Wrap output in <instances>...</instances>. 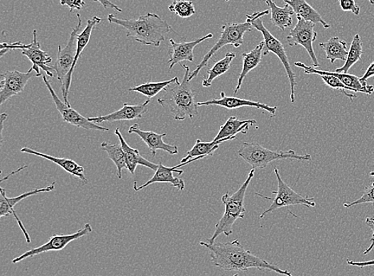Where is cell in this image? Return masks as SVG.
<instances>
[{"label":"cell","instance_id":"16","mask_svg":"<svg viewBox=\"0 0 374 276\" xmlns=\"http://www.w3.org/2000/svg\"><path fill=\"white\" fill-rule=\"evenodd\" d=\"M217 106L228 109V110H236L241 107H253L258 110H262L270 114V118L276 116V111L278 110L277 106H270L263 104L260 101L242 99L236 97H229L224 92L221 93L220 99H214L205 101L198 102V106Z\"/></svg>","mask_w":374,"mask_h":276},{"label":"cell","instance_id":"39","mask_svg":"<svg viewBox=\"0 0 374 276\" xmlns=\"http://www.w3.org/2000/svg\"><path fill=\"white\" fill-rule=\"evenodd\" d=\"M28 45H24L21 42L6 43H2L0 49H1V53H0V57H3L6 53H9L10 50H17V49H24L28 48Z\"/></svg>","mask_w":374,"mask_h":276},{"label":"cell","instance_id":"17","mask_svg":"<svg viewBox=\"0 0 374 276\" xmlns=\"http://www.w3.org/2000/svg\"><path fill=\"white\" fill-rule=\"evenodd\" d=\"M101 18L99 16H94L92 18L88 19L86 28H84L79 36H77L75 60L72 70H70L69 74L66 77L65 80H64L62 84V93L64 102H65V104L68 106H70L68 101V94L70 92V86H72V76L77 65V62L80 59L82 51L87 48L90 40V37H92L94 28L96 27V25L101 23Z\"/></svg>","mask_w":374,"mask_h":276},{"label":"cell","instance_id":"13","mask_svg":"<svg viewBox=\"0 0 374 276\" xmlns=\"http://www.w3.org/2000/svg\"><path fill=\"white\" fill-rule=\"evenodd\" d=\"M205 158L208 157H197L195 158L188 160V162H180V165L174 167H166L163 165V162H160L158 164V169L156 172H155L153 177L143 185L138 186V182H134L133 189L135 192H138L148 187V186H150L155 183H165L170 184L173 186V187L177 188L178 190L183 191L185 188V183L184 182V180L174 177L173 172H177L180 175H183L184 171L182 170H179L180 167L189 165L192 162H196V160H202Z\"/></svg>","mask_w":374,"mask_h":276},{"label":"cell","instance_id":"8","mask_svg":"<svg viewBox=\"0 0 374 276\" xmlns=\"http://www.w3.org/2000/svg\"><path fill=\"white\" fill-rule=\"evenodd\" d=\"M274 170L277 182H278V189H277V191L273 192L275 197L273 198L257 194V192L255 194L257 196L273 202L270 206L261 214L260 218H263L268 214L273 213L277 209L294 206V205H303V206L307 208L316 206L314 197H304L299 194L298 192H296L283 181L278 169L275 168Z\"/></svg>","mask_w":374,"mask_h":276},{"label":"cell","instance_id":"33","mask_svg":"<svg viewBox=\"0 0 374 276\" xmlns=\"http://www.w3.org/2000/svg\"><path fill=\"white\" fill-rule=\"evenodd\" d=\"M236 55L234 53H228L224 59L216 62L208 72V79L203 81L204 87H210L218 77L227 73L230 69L231 63L235 59Z\"/></svg>","mask_w":374,"mask_h":276},{"label":"cell","instance_id":"2","mask_svg":"<svg viewBox=\"0 0 374 276\" xmlns=\"http://www.w3.org/2000/svg\"><path fill=\"white\" fill-rule=\"evenodd\" d=\"M108 21L120 26L126 31V36L146 46L158 48L165 40V35L172 31L171 26L154 13H147L138 18H119L108 15Z\"/></svg>","mask_w":374,"mask_h":276},{"label":"cell","instance_id":"52","mask_svg":"<svg viewBox=\"0 0 374 276\" xmlns=\"http://www.w3.org/2000/svg\"><path fill=\"white\" fill-rule=\"evenodd\" d=\"M173 1H177V0H173Z\"/></svg>","mask_w":374,"mask_h":276},{"label":"cell","instance_id":"38","mask_svg":"<svg viewBox=\"0 0 374 276\" xmlns=\"http://www.w3.org/2000/svg\"><path fill=\"white\" fill-rule=\"evenodd\" d=\"M339 3L343 11H351L356 16L360 14L361 8L354 0H339Z\"/></svg>","mask_w":374,"mask_h":276},{"label":"cell","instance_id":"37","mask_svg":"<svg viewBox=\"0 0 374 276\" xmlns=\"http://www.w3.org/2000/svg\"><path fill=\"white\" fill-rule=\"evenodd\" d=\"M371 203L374 205V177L371 184L365 188L363 194L357 201L344 204V207L351 209L356 205Z\"/></svg>","mask_w":374,"mask_h":276},{"label":"cell","instance_id":"20","mask_svg":"<svg viewBox=\"0 0 374 276\" xmlns=\"http://www.w3.org/2000/svg\"><path fill=\"white\" fill-rule=\"evenodd\" d=\"M128 133H135L144 141L145 145L149 147L152 156H156L158 150H161L176 155L179 153L178 147L175 145L167 144L163 138L167 133H157L153 131H141L138 124H134L128 129Z\"/></svg>","mask_w":374,"mask_h":276},{"label":"cell","instance_id":"51","mask_svg":"<svg viewBox=\"0 0 374 276\" xmlns=\"http://www.w3.org/2000/svg\"><path fill=\"white\" fill-rule=\"evenodd\" d=\"M226 2H229V0H225Z\"/></svg>","mask_w":374,"mask_h":276},{"label":"cell","instance_id":"50","mask_svg":"<svg viewBox=\"0 0 374 276\" xmlns=\"http://www.w3.org/2000/svg\"><path fill=\"white\" fill-rule=\"evenodd\" d=\"M233 276H240V275H238V273H236L235 275H233Z\"/></svg>","mask_w":374,"mask_h":276},{"label":"cell","instance_id":"28","mask_svg":"<svg viewBox=\"0 0 374 276\" xmlns=\"http://www.w3.org/2000/svg\"><path fill=\"white\" fill-rule=\"evenodd\" d=\"M263 48L264 41L261 42L259 45H257V46L253 50L250 51L249 53H243L242 55L243 67L241 74L238 76L235 94H237L238 89L241 88L243 82L249 72L260 65L262 60Z\"/></svg>","mask_w":374,"mask_h":276},{"label":"cell","instance_id":"32","mask_svg":"<svg viewBox=\"0 0 374 276\" xmlns=\"http://www.w3.org/2000/svg\"><path fill=\"white\" fill-rule=\"evenodd\" d=\"M363 47L362 38H361L359 34H356L351 42L349 54H348L344 65L335 70V72L347 74L354 64L362 59V55H363Z\"/></svg>","mask_w":374,"mask_h":276},{"label":"cell","instance_id":"5","mask_svg":"<svg viewBox=\"0 0 374 276\" xmlns=\"http://www.w3.org/2000/svg\"><path fill=\"white\" fill-rule=\"evenodd\" d=\"M270 11H263L260 12H255L253 15L247 16V21L253 25V28L261 32L264 40V48L263 50V55H268L270 53L275 54L279 57L280 60L285 67L287 78L291 85V101L294 104L295 100V87L297 86L296 82V75L290 64L286 50L283 44L276 38L266 28L263 23L262 17L268 15Z\"/></svg>","mask_w":374,"mask_h":276},{"label":"cell","instance_id":"42","mask_svg":"<svg viewBox=\"0 0 374 276\" xmlns=\"http://www.w3.org/2000/svg\"><path fill=\"white\" fill-rule=\"evenodd\" d=\"M374 76V61L370 64V67L367 68L365 73L363 77H361L360 79L362 81L364 86H368L367 80L372 78Z\"/></svg>","mask_w":374,"mask_h":276},{"label":"cell","instance_id":"6","mask_svg":"<svg viewBox=\"0 0 374 276\" xmlns=\"http://www.w3.org/2000/svg\"><path fill=\"white\" fill-rule=\"evenodd\" d=\"M238 155L255 170L267 168L275 160L286 159L307 160V162L312 160V156L309 154L299 155L292 150L286 152L273 151L266 149L259 143H243L238 151Z\"/></svg>","mask_w":374,"mask_h":276},{"label":"cell","instance_id":"45","mask_svg":"<svg viewBox=\"0 0 374 276\" xmlns=\"http://www.w3.org/2000/svg\"><path fill=\"white\" fill-rule=\"evenodd\" d=\"M12 214L14 215V217L16 218V221H17V223L18 224L19 228H21V229L22 230V232H23V235L25 236L26 241H27V242L28 243H31V237H30V236H29V234L28 233L27 229H26V228L24 227L23 222L21 221V219H19V217L17 215V214L16 213V211H13Z\"/></svg>","mask_w":374,"mask_h":276},{"label":"cell","instance_id":"12","mask_svg":"<svg viewBox=\"0 0 374 276\" xmlns=\"http://www.w3.org/2000/svg\"><path fill=\"white\" fill-rule=\"evenodd\" d=\"M43 79L45 85L48 89L50 94L51 98L54 101V104L56 106L57 111L60 112L62 118V121L70 125L75 126L77 128H82V129L86 131H94L107 132L109 131V128L102 127L95 123H92L88 118L83 117L79 112L74 110L72 106H68L65 102L62 101L57 95L53 87H51L50 82L48 81L47 76L43 74Z\"/></svg>","mask_w":374,"mask_h":276},{"label":"cell","instance_id":"48","mask_svg":"<svg viewBox=\"0 0 374 276\" xmlns=\"http://www.w3.org/2000/svg\"><path fill=\"white\" fill-rule=\"evenodd\" d=\"M369 2L374 6V0H369Z\"/></svg>","mask_w":374,"mask_h":276},{"label":"cell","instance_id":"18","mask_svg":"<svg viewBox=\"0 0 374 276\" xmlns=\"http://www.w3.org/2000/svg\"><path fill=\"white\" fill-rule=\"evenodd\" d=\"M150 101L151 99H148L143 104L138 105L124 104L123 106L117 111L103 115V116L88 118V119L93 123L100 124L105 123V121L114 123V121H133L143 118V115L148 111V106H149Z\"/></svg>","mask_w":374,"mask_h":276},{"label":"cell","instance_id":"10","mask_svg":"<svg viewBox=\"0 0 374 276\" xmlns=\"http://www.w3.org/2000/svg\"><path fill=\"white\" fill-rule=\"evenodd\" d=\"M298 22L295 28L290 31L287 41L290 47L302 46L311 57L314 68L320 67L317 57H316L313 43L317 40V32L314 31L315 23L297 17Z\"/></svg>","mask_w":374,"mask_h":276},{"label":"cell","instance_id":"14","mask_svg":"<svg viewBox=\"0 0 374 276\" xmlns=\"http://www.w3.org/2000/svg\"><path fill=\"white\" fill-rule=\"evenodd\" d=\"M1 82H0V106L9 100L13 96L19 94L23 92L28 81L36 76L32 72L23 73L18 70L6 72L1 74Z\"/></svg>","mask_w":374,"mask_h":276},{"label":"cell","instance_id":"34","mask_svg":"<svg viewBox=\"0 0 374 276\" xmlns=\"http://www.w3.org/2000/svg\"><path fill=\"white\" fill-rule=\"evenodd\" d=\"M176 79L177 77L167 81L157 82H148L146 83H144V84L131 87L128 89V92H138L146 96L148 99H151L152 98L155 97V96H157L160 92L164 91V89L167 86L171 84V83H172L173 82H175Z\"/></svg>","mask_w":374,"mask_h":276},{"label":"cell","instance_id":"23","mask_svg":"<svg viewBox=\"0 0 374 276\" xmlns=\"http://www.w3.org/2000/svg\"><path fill=\"white\" fill-rule=\"evenodd\" d=\"M114 133L115 136H117L119 138L122 149L124 150L127 170L130 171L133 175H135V171H136L138 165L145 166L151 170H158V164H154L150 162V160H148L141 155L138 150L133 149V148L128 145L123 136H122L121 132L119 128L115 129Z\"/></svg>","mask_w":374,"mask_h":276},{"label":"cell","instance_id":"15","mask_svg":"<svg viewBox=\"0 0 374 276\" xmlns=\"http://www.w3.org/2000/svg\"><path fill=\"white\" fill-rule=\"evenodd\" d=\"M22 55L27 57L31 62L32 67L28 70V72H35L37 77L43 76L40 69L43 70L48 76L53 78L54 74L51 70L53 67L48 66V64L53 61V57L41 48L40 42L37 38V31H33V40L28 44V48L22 50Z\"/></svg>","mask_w":374,"mask_h":276},{"label":"cell","instance_id":"40","mask_svg":"<svg viewBox=\"0 0 374 276\" xmlns=\"http://www.w3.org/2000/svg\"><path fill=\"white\" fill-rule=\"evenodd\" d=\"M60 4L67 6L70 12H73L75 10L82 9L86 3L84 0H60Z\"/></svg>","mask_w":374,"mask_h":276},{"label":"cell","instance_id":"30","mask_svg":"<svg viewBox=\"0 0 374 276\" xmlns=\"http://www.w3.org/2000/svg\"><path fill=\"white\" fill-rule=\"evenodd\" d=\"M236 136L229 137L219 140H212L211 143H203L201 139H197L196 144L187 153V155L182 160V163L199 156L212 157L220 145L225 141L235 140Z\"/></svg>","mask_w":374,"mask_h":276},{"label":"cell","instance_id":"22","mask_svg":"<svg viewBox=\"0 0 374 276\" xmlns=\"http://www.w3.org/2000/svg\"><path fill=\"white\" fill-rule=\"evenodd\" d=\"M21 153L31 154V155H34L48 160H50V162L60 166L62 170L69 172L70 175H72L79 178L82 182V184H87L89 183L88 179L85 175V169H84L83 167L79 165V164H77L72 159L50 156L48 155V154H45L38 151L31 150L30 149V148L28 147L23 148V149L21 150Z\"/></svg>","mask_w":374,"mask_h":276},{"label":"cell","instance_id":"46","mask_svg":"<svg viewBox=\"0 0 374 276\" xmlns=\"http://www.w3.org/2000/svg\"><path fill=\"white\" fill-rule=\"evenodd\" d=\"M26 168H28V165H23L21 167V168H18V170L11 172V173H9L8 176H6L5 177L2 178L1 182H0V183H3L4 181H6V180H9L10 177H11L12 175H17L18 172H21L23 170Z\"/></svg>","mask_w":374,"mask_h":276},{"label":"cell","instance_id":"44","mask_svg":"<svg viewBox=\"0 0 374 276\" xmlns=\"http://www.w3.org/2000/svg\"><path fill=\"white\" fill-rule=\"evenodd\" d=\"M94 2L99 3L101 6H104L105 9H111L118 12H122V9L119 6L112 3L111 0H94Z\"/></svg>","mask_w":374,"mask_h":276},{"label":"cell","instance_id":"27","mask_svg":"<svg viewBox=\"0 0 374 276\" xmlns=\"http://www.w3.org/2000/svg\"><path fill=\"white\" fill-rule=\"evenodd\" d=\"M257 124L253 119L241 120L236 117H230L226 123L221 126L214 140L236 136L238 133L247 134L250 126Z\"/></svg>","mask_w":374,"mask_h":276},{"label":"cell","instance_id":"29","mask_svg":"<svg viewBox=\"0 0 374 276\" xmlns=\"http://www.w3.org/2000/svg\"><path fill=\"white\" fill-rule=\"evenodd\" d=\"M319 47L325 51L326 57L331 63L336 60L346 62L349 51L347 43L337 36H333L326 43H319Z\"/></svg>","mask_w":374,"mask_h":276},{"label":"cell","instance_id":"26","mask_svg":"<svg viewBox=\"0 0 374 276\" xmlns=\"http://www.w3.org/2000/svg\"><path fill=\"white\" fill-rule=\"evenodd\" d=\"M282 1L292 6L297 17H301L315 24L321 23L326 29L331 28V25L326 23L319 13L313 9L306 0H282Z\"/></svg>","mask_w":374,"mask_h":276},{"label":"cell","instance_id":"3","mask_svg":"<svg viewBox=\"0 0 374 276\" xmlns=\"http://www.w3.org/2000/svg\"><path fill=\"white\" fill-rule=\"evenodd\" d=\"M182 67L185 70L182 82H179L177 77L176 81L164 89L163 97L158 99L161 106L169 109L176 121L192 119L198 114V102L189 79L190 68L186 65Z\"/></svg>","mask_w":374,"mask_h":276},{"label":"cell","instance_id":"31","mask_svg":"<svg viewBox=\"0 0 374 276\" xmlns=\"http://www.w3.org/2000/svg\"><path fill=\"white\" fill-rule=\"evenodd\" d=\"M101 148L103 151L108 154L109 158L117 167L118 177L121 180L122 178V170L127 169L125 153L121 144H111L107 141H103Z\"/></svg>","mask_w":374,"mask_h":276},{"label":"cell","instance_id":"49","mask_svg":"<svg viewBox=\"0 0 374 276\" xmlns=\"http://www.w3.org/2000/svg\"><path fill=\"white\" fill-rule=\"evenodd\" d=\"M370 175L373 177H374V171L371 172L370 173Z\"/></svg>","mask_w":374,"mask_h":276},{"label":"cell","instance_id":"19","mask_svg":"<svg viewBox=\"0 0 374 276\" xmlns=\"http://www.w3.org/2000/svg\"><path fill=\"white\" fill-rule=\"evenodd\" d=\"M295 66L302 68L306 74H318V75H332L336 77L346 87L356 89L357 93H363L371 95L374 92V88L371 85L364 86L359 77L345 73H338L335 72H324L314 67H308L306 64L301 62H295Z\"/></svg>","mask_w":374,"mask_h":276},{"label":"cell","instance_id":"43","mask_svg":"<svg viewBox=\"0 0 374 276\" xmlns=\"http://www.w3.org/2000/svg\"><path fill=\"white\" fill-rule=\"evenodd\" d=\"M346 263L348 265L358 267H365L370 266H374V260L369 261H353L351 260H347Z\"/></svg>","mask_w":374,"mask_h":276},{"label":"cell","instance_id":"36","mask_svg":"<svg viewBox=\"0 0 374 276\" xmlns=\"http://www.w3.org/2000/svg\"><path fill=\"white\" fill-rule=\"evenodd\" d=\"M321 79L324 82L325 84L334 89H338V91H340L341 93H343L344 95L346 96L347 98H349L351 101H353V99H356L357 97L356 94H348L346 91H349L351 92L357 93L356 89H353L350 87H346L345 84H343V82H341L339 79L336 78V77L332 76V75H321Z\"/></svg>","mask_w":374,"mask_h":276},{"label":"cell","instance_id":"9","mask_svg":"<svg viewBox=\"0 0 374 276\" xmlns=\"http://www.w3.org/2000/svg\"><path fill=\"white\" fill-rule=\"evenodd\" d=\"M93 232V228L92 224L87 223L81 229L77 231V233L69 235H57L55 234L50 237L47 243L44 245L29 250V251L24 253L18 258L13 259V264H18L26 259L34 258L35 255H40L48 252H57L61 251V250L65 248L70 243L74 241L79 240L82 237L87 236Z\"/></svg>","mask_w":374,"mask_h":276},{"label":"cell","instance_id":"47","mask_svg":"<svg viewBox=\"0 0 374 276\" xmlns=\"http://www.w3.org/2000/svg\"><path fill=\"white\" fill-rule=\"evenodd\" d=\"M8 117H9L8 114L4 113L1 115H0V121H1V131H0V133H1V143L3 141L4 123V121H6V118H8Z\"/></svg>","mask_w":374,"mask_h":276},{"label":"cell","instance_id":"4","mask_svg":"<svg viewBox=\"0 0 374 276\" xmlns=\"http://www.w3.org/2000/svg\"><path fill=\"white\" fill-rule=\"evenodd\" d=\"M255 170L250 171L249 175L241 188L235 194L230 195L229 192L222 197V202L225 205V211L221 219L218 221L216 226L215 232L211 238L208 239L207 243H214L217 237L224 235L229 237L233 233V226L238 219H243L246 209L244 206V199L246 195L248 186L251 180L255 176Z\"/></svg>","mask_w":374,"mask_h":276},{"label":"cell","instance_id":"1","mask_svg":"<svg viewBox=\"0 0 374 276\" xmlns=\"http://www.w3.org/2000/svg\"><path fill=\"white\" fill-rule=\"evenodd\" d=\"M199 245L209 250L212 264L225 272H248L249 269L268 270L285 276H294L282 270L277 265L264 260L245 248L240 241L209 243L201 241Z\"/></svg>","mask_w":374,"mask_h":276},{"label":"cell","instance_id":"24","mask_svg":"<svg viewBox=\"0 0 374 276\" xmlns=\"http://www.w3.org/2000/svg\"><path fill=\"white\" fill-rule=\"evenodd\" d=\"M55 184L56 182H53L46 188L35 189L16 197H6V190L4 188H0V217L12 214L13 211H15L16 205L26 198L41 194V192L53 191L55 189Z\"/></svg>","mask_w":374,"mask_h":276},{"label":"cell","instance_id":"7","mask_svg":"<svg viewBox=\"0 0 374 276\" xmlns=\"http://www.w3.org/2000/svg\"><path fill=\"white\" fill-rule=\"evenodd\" d=\"M221 38L216 43L214 47L206 54L197 68L190 74L189 81L196 78L199 72L209 65V62L219 50H221L227 45H231L235 48H241L243 43V36L246 32L253 31V27L249 22L246 21L241 23H225L222 26Z\"/></svg>","mask_w":374,"mask_h":276},{"label":"cell","instance_id":"41","mask_svg":"<svg viewBox=\"0 0 374 276\" xmlns=\"http://www.w3.org/2000/svg\"><path fill=\"white\" fill-rule=\"evenodd\" d=\"M367 226H368L372 230V237L370 239V247L365 249V251L363 253L364 255L369 254L372 250L374 248V217H367L365 221Z\"/></svg>","mask_w":374,"mask_h":276},{"label":"cell","instance_id":"11","mask_svg":"<svg viewBox=\"0 0 374 276\" xmlns=\"http://www.w3.org/2000/svg\"><path fill=\"white\" fill-rule=\"evenodd\" d=\"M77 22L76 27L72 30L69 40L65 48L59 46L57 49V60L53 67L57 74V79L62 83L65 80L69 74L70 70L73 67L77 53V36L82 28V21L80 14H77Z\"/></svg>","mask_w":374,"mask_h":276},{"label":"cell","instance_id":"21","mask_svg":"<svg viewBox=\"0 0 374 276\" xmlns=\"http://www.w3.org/2000/svg\"><path fill=\"white\" fill-rule=\"evenodd\" d=\"M214 38V34H209L201 38L189 43H177L174 40H170V55L169 60L170 69H172L177 63L183 61L194 62V55L193 50L198 44L203 43L209 38Z\"/></svg>","mask_w":374,"mask_h":276},{"label":"cell","instance_id":"25","mask_svg":"<svg viewBox=\"0 0 374 276\" xmlns=\"http://www.w3.org/2000/svg\"><path fill=\"white\" fill-rule=\"evenodd\" d=\"M266 4L270 9V21L275 27L281 31H285L287 28H291L293 19L292 16L295 14L291 6L287 4L283 8H280L277 6L273 0H266Z\"/></svg>","mask_w":374,"mask_h":276},{"label":"cell","instance_id":"35","mask_svg":"<svg viewBox=\"0 0 374 276\" xmlns=\"http://www.w3.org/2000/svg\"><path fill=\"white\" fill-rule=\"evenodd\" d=\"M169 9L171 12L183 18H187L196 14L195 6L189 0H177L173 1L169 6Z\"/></svg>","mask_w":374,"mask_h":276}]
</instances>
